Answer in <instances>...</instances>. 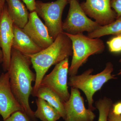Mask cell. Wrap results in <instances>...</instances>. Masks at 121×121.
Listing matches in <instances>:
<instances>
[{"label":"cell","mask_w":121,"mask_h":121,"mask_svg":"<svg viewBox=\"0 0 121 121\" xmlns=\"http://www.w3.org/2000/svg\"><path fill=\"white\" fill-rule=\"evenodd\" d=\"M31 64L29 56L12 49L11 62L7 71L11 90L24 112L35 121L36 118L29 102L33 89L32 84L36 79V75L30 69Z\"/></svg>","instance_id":"6da1fadb"},{"label":"cell","mask_w":121,"mask_h":121,"mask_svg":"<svg viewBox=\"0 0 121 121\" xmlns=\"http://www.w3.org/2000/svg\"><path fill=\"white\" fill-rule=\"evenodd\" d=\"M72 41L64 32L60 33L51 45L36 54L29 56L36 73L32 95L35 97L41 81L48 69L66 58L72 56Z\"/></svg>","instance_id":"7a4b0ae2"},{"label":"cell","mask_w":121,"mask_h":121,"mask_svg":"<svg viewBox=\"0 0 121 121\" xmlns=\"http://www.w3.org/2000/svg\"><path fill=\"white\" fill-rule=\"evenodd\" d=\"M113 70L112 64L108 62L103 71L97 74H92L94 69L90 68L79 75L70 76L68 84L71 87L82 91L86 97L89 109L93 111L95 109L93 106V95L106 82L117 78L112 74Z\"/></svg>","instance_id":"3957f363"},{"label":"cell","mask_w":121,"mask_h":121,"mask_svg":"<svg viewBox=\"0 0 121 121\" xmlns=\"http://www.w3.org/2000/svg\"><path fill=\"white\" fill-rule=\"evenodd\" d=\"M64 32L72 43L73 55L68 71L70 76L76 75L80 67L91 56L101 54L105 50L104 42L99 38L93 39L83 34L73 35Z\"/></svg>","instance_id":"277c9868"},{"label":"cell","mask_w":121,"mask_h":121,"mask_svg":"<svg viewBox=\"0 0 121 121\" xmlns=\"http://www.w3.org/2000/svg\"><path fill=\"white\" fill-rule=\"evenodd\" d=\"M68 2L66 0L48 2L36 1L35 11L43 20L50 36L54 40L63 32L62 16Z\"/></svg>","instance_id":"5b68a950"},{"label":"cell","mask_w":121,"mask_h":121,"mask_svg":"<svg viewBox=\"0 0 121 121\" xmlns=\"http://www.w3.org/2000/svg\"><path fill=\"white\" fill-rule=\"evenodd\" d=\"M69 2L68 14L63 23V32L73 35L83 34L84 32L89 33L101 26L88 17L78 0H70Z\"/></svg>","instance_id":"8992f818"},{"label":"cell","mask_w":121,"mask_h":121,"mask_svg":"<svg viewBox=\"0 0 121 121\" xmlns=\"http://www.w3.org/2000/svg\"><path fill=\"white\" fill-rule=\"evenodd\" d=\"M69 65V58L56 64L50 73L44 77L40 86L52 91L63 102L70 98L68 84Z\"/></svg>","instance_id":"52a82bcc"},{"label":"cell","mask_w":121,"mask_h":121,"mask_svg":"<svg viewBox=\"0 0 121 121\" xmlns=\"http://www.w3.org/2000/svg\"><path fill=\"white\" fill-rule=\"evenodd\" d=\"M63 104L66 114L64 121H94L95 118L93 110L85 107L79 89L71 87L70 98Z\"/></svg>","instance_id":"ba28073f"},{"label":"cell","mask_w":121,"mask_h":121,"mask_svg":"<svg viewBox=\"0 0 121 121\" xmlns=\"http://www.w3.org/2000/svg\"><path fill=\"white\" fill-rule=\"evenodd\" d=\"M111 0H86L80 4L84 12L101 26L114 22L117 15L111 6Z\"/></svg>","instance_id":"9c48e42d"},{"label":"cell","mask_w":121,"mask_h":121,"mask_svg":"<svg viewBox=\"0 0 121 121\" xmlns=\"http://www.w3.org/2000/svg\"><path fill=\"white\" fill-rule=\"evenodd\" d=\"M13 38V24L5 4L0 16V47L3 53L2 67L5 71H8L10 65Z\"/></svg>","instance_id":"30bf717a"},{"label":"cell","mask_w":121,"mask_h":121,"mask_svg":"<svg viewBox=\"0 0 121 121\" xmlns=\"http://www.w3.org/2000/svg\"><path fill=\"white\" fill-rule=\"evenodd\" d=\"M22 29L32 41L42 49L48 48L54 41L47 27L35 11L29 13L28 22Z\"/></svg>","instance_id":"8fae6325"},{"label":"cell","mask_w":121,"mask_h":121,"mask_svg":"<svg viewBox=\"0 0 121 121\" xmlns=\"http://www.w3.org/2000/svg\"><path fill=\"white\" fill-rule=\"evenodd\" d=\"M24 111L13 93L8 72L0 76V115L4 121L17 111Z\"/></svg>","instance_id":"7c38bea8"},{"label":"cell","mask_w":121,"mask_h":121,"mask_svg":"<svg viewBox=\"0 0 121 121\" xmlns=\"http://www.w3.org/2000/svg\"><path fill=\"white\" fill-rule=\"evenodd\" d=\"M13 32L12 48L27 56L36 54L43 50L36 45L22 29L14 24Z\"/></svg>","instance_id":"4fadbf2b"},{"label":"cell","mask_w":121,"mask_h":121,"mask_svg":"<svg viewBox=\"0 0 121 121\" xmlns=\"http://www.w3.org/2000/svg\"><path fill=\"white\" fill-rule=\"evenodd\" d=\"M9 14L13 24L23 29L28 21L29 13L21 0H5Z\"/></svg>","instance_id":"5bb4252c"},{"label":"cell","mask_w":121,"mask_h":121,"mask_svg":"<svg viewBox=\"0 0 121 121\" xmlns=\"http://www.w3.org/2000/svg\"><path fill=\"white\" fill-rule=\"evenodd\" d=\"M36 103L37 109L34 112L36 118L41 121H57L61 118L56 109L44 99L37 98Z\"/></svg>","instance_id":"9a60e30c"},{"label":"cell","mask_w":121,"mask_h":121,"mask_svg":"<svg viewBox=\"0 0 121 121\" xmlns=\"http://www.w3.org/2000/svg\"><path fill=\"white\" fill-rule=\"evenodd\" d=\"M36 97L43 99L57 110L61 117L64 120L66 114L62 101L59 97L52 91L47 87L40 86Z\"/></svg>","instance_id":"2e32d148"},{"label":"cell","mask_w":121,"mask_h":121,"mask_svg":"<svg viewBox=\"0 0 121 121\" xmlns=\"http://www.w3.org/2000/svg\"><path fill=\"white\" fill-rule=\"evenodd\" d=\"M110 35L121 36V16L109 24L101 26L94 31L88 33L87 36L94 39Z\"/></svg>","instance_id":"e0dca14e"},{"label":"cell","mask_w":121,"mask_h":121,"mask_svg":"<svg viewBox=\"0 0 121 121\" xmlns=\"http://www.w3.org/2000/svg\"><path fill=\"white\" fill-rule=\"evenodd\" d=\"M112 99L105 97L95 102V106L99 112L98 121H108L109 113L113 105Z\"/></svg>","instance_id":"ac0fdd59"},{"label":"cell","mask_w":121,"mask_h":121,"mask_svg":"<svg viewBox=\"0 0 121 121\" xmlns=\"http://www.w3.org/2000/svg\"><path fill=\"white\" fill-rule=\"evenodd\" d=\"M109 50L113 53L121 52V36H117L107 42Z\"/></svg>","instance_id":"d6986e66"},{"label":"cell","mask_w":121,"mask_h":121,"mask_svg":"<svg viewBox=\"0 0 121 121\" xmlns=\"http://www.w3.org/2000/svg\"><path fill=\"white\" fill-rule=\"evenodd\" d=\"M4 121H31L29 117L24 111H17L13 113Z\"/></svg>","instance_id":"ffe728a7"},{"label":"cell","mask_w":121,"mask_h":121,"mask_svg":"<svg viewBox=\"0 0 121 121\" xmlns=\"http://www.w3.org/2000/svg\"><path fill=\"white\" fill-rule=\"evenodd\" d=\"M111 6L115 12L117 18L121 16V0H111Z\"/></svg>","instance_id":"44dd1931"},{"label":"cell","mask_w":121,"mask_h":121,"mask_svg":"<svg viewBox=\"0 0 121 121\" xmlns=\"http://www.w3.org/2000/svg\"><path fill=\"white\" fill-rule=\"evenodd\" d=\"M26 5L27 8L30 12L35 11V0H22Z\"/></svg>","instance_id":"7402d4cb"},{"label":"cell","mask_w":121,"mask_h":121,"mask_svg":"<svg viewBox=\"0 0 121 121\" xmlns=\"http://www.w3.org/2000/svg\"><path fill=\"white\" fill-rule=\"evenodd\" d=\"M112 112L116 115H121V102H118L113 105L111 108Z\"/></svg>","instance_id":"603a6c76"},{"label":"cell","mask_w":121,"mask_h":121,"mask_svg":"<svg viewBox=\"0 0 121 121\" xmlns=\"http://www.w3.org/2000/svg\"><path fill=\"white\" fill-rule=\"evenodd\" d=\"M108 121H121V115L114 114L112 112L111 109L108 114Z\"/></svg>","instance_id":"cb8c5ba5"},{"label":"cell","mask_w":121,"mask_h":121,"mask_svg":"<svg viewBox=\"0 0 121 121\" xmlns=\"http://www.w3.org/2000/svg\"><path fill=\"white\" fill-rule=\"evenodd\" d=\"M5 0H0V16L1 15L5 5Z\"/></svg>","instance_id":"d4e9b609"},{"label":"cell","mask_w":121,"mask_h":121,"mask_svg":"<svg viewBox=\"0 0 121 121\" xmlns=\"http://www.w3.org/2000/svg\"><path fill=\"white\" fill-rule=\"evenodd\" d=\"M3 55L2 51L0 47V64L3 62Z\"/></svg>","instance_id":"484cf974"},{"label":"cell","mask_w":121,"mask_h":121,"mask_svg":"<svg viewBox=\"0 0 121 121\" xmlns=\"http://www.w3.org/2000/svg\"><path fill=\"white\" fill-rule=\"evenodd\" d=\"M121 75V70H120L119 71V72H118V73H117L118 75Z\"/></svg>","instance_id":"4316f807"},{"label":"cell","mask_w":121,"mask_h":121,"mask_svg":"<svg viewBox=\"0 0 121 121\" xmlns=\"http://www.w3.org/2000/svg\"><path fill=\"white\" fill-rule=\"evenodd\" d=\"M119 62L121 64V58L120 59V60H119Z\"/></svg>","instance_id":"83f0119b"},{"label":"cell","mask_w":121,"mask_h":121,"mask_svg":"<svg viewBox=\"0 0 121 121\" xmlns=\"http://www.w3.org/2000/svg\"><path fill=\"white\" fill-rule=\"evenodd\" d=\"M66 0L68 1H69L70 0Z\"/></svg>","instance_id":"f1b7e54d"}]
</instances>
